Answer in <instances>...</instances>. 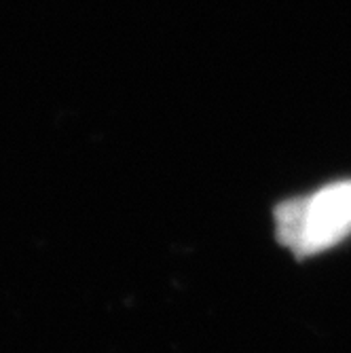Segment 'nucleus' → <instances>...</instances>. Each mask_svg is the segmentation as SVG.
<instances>
[{
  "label": "nucleus",
  "instance_id": "1",
  "mask_svg": "<svg viewBox=\"0 0 351 353\" xmlns=\"http://www.w3.org/2000/svg\"><path fill=\"white\" fill-rule=\"evenodd\" d=\"M277 241L299 259L315 256L351 235V180L322 186L313 195L275 208Z\"/></svg>",
  "mask_w": 351,
  "mask_h": 353
}]
</instances>
